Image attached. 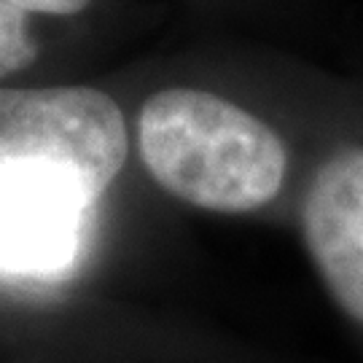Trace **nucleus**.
<instances>
[{"mask_svg": "<svg viewBox=\"0 0 363 363\" xmlns=\"http://www.w3.org/2000/svg\"><path fill=\"white\" fill-rule=\"evenodd\" d=\"M113 97L89 86L0 89V175H38L91 205L127 162Z\"/></svg>", "mask_w": 363, "mask_h": 363, "instance_id": "obj_2", "label": "nucleus"}, {"mask_svg": "<svg viewBox=\"0 0 363 363\" xmlns=\"http://www.w3.org/2000/svg\"><path fill=\"white\" fill-rule=\"evenodd\" d=\"M38 54L25 11L0 3V78L27 67Z\"/></svg>", "mask_w": 363, "mask_h": 363, "instance_id": "obj_5", "label": "nucleus"}, {"mask_svg": "<svg viewBox=\"0 0 363 363\" xmlns=\"http://www.w3.org/2000/svg\"><path fill=\"white\" fill-rule=\"evenodd\" d=\"M11 9L33 13H57V16H67V13H78L89 6L91 0H0Z\"/></svg>", "mask_w": 363, "mask_h": 363, "instance_id": "obj_6", "label": "nucleus"}, {"mask_svg": "<svg viewBox=\"0 0 363 363\" xmlns=\"http://www.w3.org/2000/svg\"><path fill=\"white\" fill-rule=\"evenodd\" d=\"M301 232L331 298L363 328V145L331 154L315 172Z\"/></svg>", "mask_w": 363, "mask_h": 363, "instance_id": "obj_3", "label": "nucleus"}, {"mask_svg": "<svg viewBox=\"0 0 363 363\" xmlns=\"http://www.w3.org/2000/svg\"><path fill=\"white\" fill-rule=\"evenodd\" d=\"M89 208L57 181L0 175V272L38 280L65 272Z\"/></svg>", "mask_w": 363, "mask_h": 363, "instance_id": "obj_4", "label": "nucleus"}, {"mask_svg": "<svg viewBox=\"0 0 363 363\" xmlns=\"http://www.w3.org/2000/svg\"><path fill=\"white\" fill-rule=\"evenodd\" d=\"M140 156L164 191L213 213H250L280 194L286 143L245 108L199 89H164L140 111Z\"/></svg>", "mask_w": 363, "mask_h": 363, "instance_id": "obj_1", "label": "nucleus"}]
</instances>
